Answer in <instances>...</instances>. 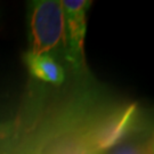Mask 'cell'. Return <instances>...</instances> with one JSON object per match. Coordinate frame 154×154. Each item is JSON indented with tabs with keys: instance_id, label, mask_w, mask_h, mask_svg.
I'll return each mask as SVG.
<instances>
[{
	"instance_id": "6da1fadb",
	"label": "cell",
	"mask_w": 154,
	"mask_h": 154,
	"mask_svg": "<svg viewBox=\"0 0 154 154\" xmlns=\"http://www.w3.org/2000/svg\"><path fill=\"white\" fill-rule=\"evenodd\" d=\"M26 25L29 53L66 62L65 20L61 0L29 1Z\"/></svg>"
},
{
	"instance_id": "7a4b0ae2",
	"label": "cell",
	"mask_w": 154,
	"mask_h": 154,
	"mask_svg": "<svg viewBox=\"0 0 154 154\" xmlns=\"http://www.w3.org/2000/svg\"><path fill=\"white\" fill-rule=\"evenodd\" d=\"M65 20L66 63L74 70L85 64V38L87 32V13L91 1L61 0Z\"/></svg>"
},
{
	"instance_id": "3957f363",
	"label": "cell",
	"mask_w": 154,
	"mask_h": 154,
	"mask_svg": "<svg viewBox=\"0 0 154 154\" xmlns=\"http://www.w3.org/2000/svg\"><path fill=\"white\" fill-rule=\"evenodd\" d=\"M24 62L30 74L44 82L62 85L65 80V71L61 62L49 55H38L26 53Z\"/></svg>"
},
{
	"instance_id": "277c9868",
	"label": "cell",
	"mask_w": 154,
	"mask_h": 154,
	"mask_svg": "<svg viewBox=\"0 0 154 154\" xmlns=\"http://www.w3.org/2000/svg\"><path fill=\"white\" fill-rule=\"evenodd\" d=\"M149 140L146 142H120L116 145L112 146L109 151H106L104 154H143L145 146Z\"/></svg>"
},
{
	"instance_id": "5b68a950",
	"label": "cell",
	"mask_w": 154,
	"mask_h": 154,
	"mask_svg": "<svg viewBox=\"0 0 154 154\" xmlns=\"http://www.w3.org/2000/svg\"><path fill=\"white\" fill-rule=\"evenodd\" d=\"M143 154H153V143H152V140H149V142H147Z\"/></svg>"
}]
</instances>
